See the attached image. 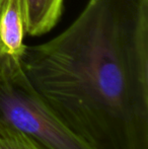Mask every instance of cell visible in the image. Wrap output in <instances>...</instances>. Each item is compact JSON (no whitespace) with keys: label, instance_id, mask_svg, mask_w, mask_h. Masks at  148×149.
Segmentation results:
<instances>
[{"label":"cell","instance_id":"obj_1","mask_svg":"<svg viewBox=\"0 0 148 149\" xmlns=\"http://www.w3.org/2000/svg\"><path fill=\"white\" fill-rule=\"evenodd\" d=\"M20 64L91 149H148V0H88L58 36L26 46Z\"/></svg>","mask_w":148,"mask_h":149},{"label":"cell","instance_id":"obj_4","mask_svg":"<svg viewBox=\"0 0 148 149\" xmlns=\"http://www.w3.org/2000/svg\"><path fill=\"white\" fill-rule=\"evenodd\" d=\"M26 35L40 37L53 30L63 12L64 0H22Z\"/></svg>","mask_w":148,"mask_h":149},{"label":"cell","instance_id":"obj_5","mask_svg":"<svg viewBox=\"0 0 148 149\" xmlns=\"http://www.w3.org/2000/svg\"><path fill=\"white\" fill-rule=\"evenodd\" d=\"M0 149H42L32 138L0 121Z\"/></svg>","mask_w":148,"mask_h":149},{"label":"cell","instance_id":"obj_3","mask_svg":"<svg viewBox=\"0 0 148 149\" xmlns=\"http://www.w3.org/2000/svg\"><path fill=\"white\" fill-rule=\"evenodd\" d=\"M22 0H0V55L19 58L26 45Z\"/></svg>","mask_w":148,"mask_h":149},{"label":"cell","instance_id":"obj_2","mask_svg":"<svg viewBox=\"0 0 148 149\" xmlns=\"http://www.w3.org/2000/svg\"><path fill=\"white\" fill-rule=\"evenodd\" d=\"M0 121L42 149H91L61 121L33 86L20 59L0 55Z\"/></svg>","mask_w":148,"mask_h":149}]
</instances>
